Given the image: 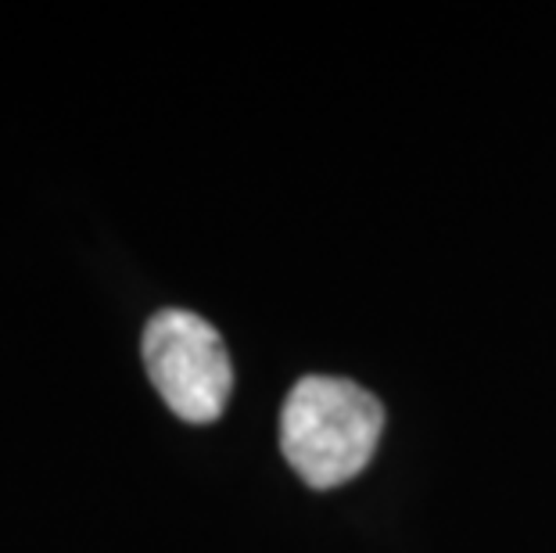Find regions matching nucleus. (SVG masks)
Listing matches in <instances>:
<instances>
[{"label": "nucleus", "instance_id": "f257e3e1", "mask_svg": "<svg viewBox=\"0 0 556 553\" xmlns=\"http://www.w3.org/2000/svg\"><path fill=\"white\" fill-rule=\"evenodd\" d=\"M384 406L345 378H302L280 414V450L305 486H345L374 461Z\"/></svg>", "mask_w": 556, "mask_h": 553}, {"label": "nucleus", "instance_id": "f03ea898", "mask_svg": "<svg viewBox=\"0 0 556 553\" xmlns=\"http://www.w3.org/2000/svg\"><path fill=\"white\" fill-rule=\"evenodd\" d=\"M144 367L180 420L212 425L230 403V352L216 327L198 313L162 310L151 316L144 327Z\"/></svg>", "mask_w": 556, "mask_h": 553}]
</instances>
